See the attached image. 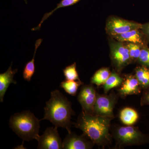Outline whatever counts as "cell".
I'll return each mask as SVG.
<instances>
[{
	"mask_svg": "<svg viewBox=\"0 0 149 149\" xmlns=\"http://www.w3.org/2000/svg\"><path fill=\"white\" fill-rule=\"evenodd\" d=\"M112 119L90 114L82 110L77 122L73 124L76 128L82 130L95 145L104 147L111 144L112 136L109 131Z\"/></svg>",
	"mask_w": 149,
	"mask_h": 149,
	"instance_id": "cell-1",
	"label": "cell"
},
{
	"mask_svg": "<svg viewBox=\"0 0 149 149\" xmlns=\"http://www.w3.org/2000/svg\"><path fill=\"white\" fill-rule=\"evenodd\" d=\"M44 109L45 116L40 120H49L55 126L71 132L70 128L74 123L71 121V116L75 113L71 102L60 91L55 90L51 92L50 99L46 102Z\"/></svg>",
	"mask_w": 149,
	"mask_h": 149,
	"instance_id": "cell-2",
	"label": "cell"
},
{
	"mask_svg": "<svg viewBox=\"0 0 149 149\" xmlns=\"http://www.w3.org/2000/svg\"><path fill=\"white\" fill-rule=\"evenodd\" d=\"M40 121L30 111H24L12 116L9 125L19 138L28 142L39 136Z\"/></svg>",
	"mask_w": 149,
	"mask_h": 149,
	"instance_id": "cell-3",
	"label": "cell"
},
{
	"mask_svg": "<svg viewBox=\"0 0 149 149\" xmlns=\"http://www.w3.org/2000/svg\"><path fill=\"white\" fill-rule=\"evenodd\" d=\"M112 137L118 148L141 145L146 139L139 128L133 125L117 126L113 132Z\"/></svg>",
	"mask_w": 149,
	"mask_h": 149,
	"instance_id": "cell-4",
	"label": "cell"
},
{
	"mask_svg": "<svg viewBox=\"0 0 149 149\" xmlns=\"http://www.w3.org/2000/svg\"><path fill=\"white\" fill-rule=\"evenodd\" d=\"M117 101V96L113 91L108 95L97 93V98L93 109V114L113 119L114 118L113 109Z\"/></svg>",
	"mask_w": 149,
	"mask_h": 149,
	"instance_id": "cell-5",
	"label": "cell"
},
{
	"mask_svg": "<svg viewBox=\"0 0 149 149\" xmlns=\"http://www.w3.org/2000/svg\"><path fill=\"white\" fill-rule=\"evenodd\" d=\"M57 126L46 128L43 135L36 138L38 143L37 149H62L63 142L60 137Z\"/></svg>",
	"mask_w": 149,
	"mask_h": 149,
	"instance_id": "cell-6",
	"label": "cell"
},
{
	"mask_svg": "<svg viewBox=\"0 0 149 149\" xmlns=\"http://www.w3.org/2000/svg\"><path fill=\"white\" fill-rule=\"evenodd\" d=\"M141 24L116 17L110 19L107 23L106 29L109 34L114 36L142 28Z\"/></svg>",
	"mask_w": 149,
	"mask_h": 149,
	"instance_id": "cell-7",
	"label": "cell"
},
{
	"mask_svg": "<svg viewBox=\"0 0 149 149\" xmlns=\"http://www.w3.org/2000/svg\"><path fill=\"white\" fill-rule=\"evenodd\" d=\"M97 92L92 84L83 85L77 96L82 110L87 113L93 114L94 105L97 98Z\"/></svg>",
	"mask_w": 149,
	"mask_h": 149,
	"instance_id": "cell-8",
	"label": "cell"
},
{
	"mask_svg": "<svg viewBox=\"0 0 149 149\" xmlns=\"http://www.w3.org/2000/svg\"><path fill=\"white\" fill-rule=\"evenodd\" d=\"M95 144L85 134L78 136L75 133H68L63 142V149H92Z\"/></svg>",
	"mask_w": 149,
	"mask_h": 149,
	"instance_id": "cell-9",
	"label": "cell"
},
{
	"mask_svg": "<svg viewBox=\"0 0 149 149\" xmlns=\"http://www.w3.org/2000/svg\"><path fill=\"white\" fill-rule=\"evenodd\" d=\"M111 58L118 71H120L131 61L127 46L125 47L120 43H115L112 45Z\"/></svg>",
	"mask_w": 149,
	"mask_h": 149,
	"instance_id": "cell-10",
	"label": "cell"
},
{
	"mask_svg": "<svg viewBox=\"0 0 149 149\" xmlns=\"http://www.w3.org/2000/svg\"><path fill=\"white\" fill-rule=\"evenodd\" d=\"M141 88L135 75H127L123 78L122 84L118 90L120 96L124 98L130 95H139L141 93Z\"/></svg>",
	"mask_w": 149,
	"mask_h": 149,
	"instance_id": "cell-11",
	"label": "cell"
},
{
	"mask_svg": "<svg viewBox=\"0 0 149 149\" xmlns=\"http://www.w3.org/2000/svg\"><path fill=\"white\" fill-rule=\"evenodd\" d=\"M12 63L10 65L6 72L0 74V102H2L6 92L11 83L17 84V82L13 80L15 74L17 72V69L13 70Z\"/></svg>",
	"mask_w": 149,
	"mask_h": 149,
	"instance_id": "cell-12",
	"label": "cell"
},
{
	"mask_svg": "<svg viewBox=\"0 0 149 149\" xmlns=\"http://www.w3.org/2000/svg\"><path fill=\"white\" fill-rule=\"evenodd\" d=\"M119 117L121 122L126 125H133L139 118L136 110L130 107H125L120 111Z\"/></svg>",
	"mask_w": 149,
	"mask_h": 149,
	"instance_id": "cell-13",
	"label": "cell"
},
{
	"mask_svg": "<svg viewBox=\"0 0 149 149\" xmlns=\"http://www.w3.org/2000/svg\"><path fill=\"white\" fill-rule=\"evenodd\" d=\"M115 39L120 42H128L130 43L138 44L142 43V37L139 29H134L113 36Z\"/></svg>",
	"mask_w": 149,
	"mask_h": 149,
	"instance_id": "cell-14",
	"label": "cell"
},
{
	"mask_svg": "<svg viewBox=\"0 0 149 149\" xmlns=\"http://www.w3.org/2000/svg\"><path fill=\"white\" fill-rule=\"evenodd\" d=\"M42 42V40L41 39H38L36 41L35 44V52H34L33 58L30 61L28 62L24 67L23 72V77L24 80H27L28 82H29L31 80V78L35 73V56L37 49L40 47Z\"/></svg>",
	"mask_w": 149,
	"mask_h": 149,
	"instance_id": "cell-15",
	"label": "cell"
},
{
	"mask_svg": "<svg viewBox=\"0 0 149 149\" xmlns=\"http://www.w3.org/2000/svg\"><path fill=\"white\" fill-rule=\"evenodd\" d=\"M135 76L142 89L149 88V68L146 66L139 67L136 70Z\"/></svg>",
	"mask_w": 149,
	"mask_h": 149,
	"instance_id": "cell-16",
	"label": "cell"
},
{
	"mask_svg": "<svg viewBox=\"0 0 149 149\" xmlns=\"http://www.w3.org/2000/svg\"><path fill=\"white\" fill-rule=\"evenodd\" d=\"M123 81V78L118 73L115 72H112L103 85L104 92L107 94L113 88L120 87Z\"/></svg>",
	"mask_w": 149,
	"mask_h": 149,
	"instance_id": "cell-17",
	"label": "cell"
},
{
	"mask_svg": "<svg viewBox=\"0 0 149 149\" xmlns=\"http://www.w3.org/2000/svg\"><path fill=\"white\" fill-rule=\"evenodd\" d=\"M111 73L109 69L106 68L99 70L91 79V83L97 86L103 85L109 77Z\"/></svg>",
	"mask_w": 149,
	"mask_h": 149,
	"instance_id": "cell-18",
	"label": "cell"
},
{
	"mask_svg": "<svg viewBox=\"0 0 149 149\" xmlns=\"http://www.w3.org/2000/svg\"><path fill=\"white\" fill-rule=\"evenodd\" d=\"M80 1V0H61L60 2L58 4L57 6L55 9H54L53 10L51 11L50 12L47 13L45 14L42 20L40 22V24H38V26L35 27V28H33L32 29V31L40 30L43 22L45 20H46L50 16L52 15L53 13L57 10L62 8L70 6L73 5L77 3Z\"/></svg>",
	"mask_w": 149,
	"mask_h": 149,
	"instance_id": "cell-19",
	"label": "cell"
},
{
	"mask_svg": "<svg viewBox=\"0 0 149 149\" xmlns=\"http://www.w3.org/2000/svg\"><path fill=\"white\" fill-rule=\"evenodd\" d=\"M83 84V83L80 80L76 81L75 80H65L61 82L60 86L64 89L68 94L74 96L76 95L79 87Z\"/></svg>",
	"mask_w": 149,
	"mask_h": 149,
	"instance_id": "cell-20",
	"label": "cell"
},
{
	"mask_svg": "<svg viewBox=\"0 0 149 149\" xmlns=\"http://www.w3.org/2000/svg\"><path fill=\"white\" fill-rule=\"evenodd\" d=\"M63 73L65 80H80L78 72L76 70V64L75 63L66 67L63 69Z\"/></svg>",
	"mask_w": 149,
	"mask_h": 149,
	"instance_id": "cell-21",
	"label": "cell"
},
{
	"mask_svg": "<svg viewBox=\"0 0 149 149\" xmlns=\"http://www.w3.org/2000/svg\"><path fill=\"white\" fill-rule=\"evenodd\" d=\"M127 47L129 50L131 61L139 59L141 49L138 44L130 43L127 45Z\"/></svg>",
	"mask_w": 149,
	"mask_h": 149,
	"instance_id": "cell-22",
	"label": "cell"
},
{
	"mask_svg": "<svg viewBox=\"0 0 149 149\" xmlns=\"http://www.w3.org/2000/svg\"><path fill=\"white\" fill-rule=\"evenodd\" d=\"M138 60L144 66L149 67V49H142Z\"/></svg>",
	"mask_w": 149,
	"mask_h": 149,
	"instance_id": "cell-23",
	"label": "cell"
},
{
	"mask_svg": "<svg viewBox=\"0 0 149 149\" xmlns=\"http://www.w3.org/2000/svg\"><path fill=\"white\" fill-rule=\"evenodd\" d=\"M141 106L149 105V91L144 93L141 99Z\"/></svg>",
	"mask_w": 149,
	"mask_h": 149,
	"instance_id": "cell-24",
	"label": "cell"
},
{
	"mask_svg": "<svg viewBox=\"0 0 149 149\" xmlns=\"http://www.w3.org/2000/svg\"><path fill=\"white\" fill-rule=\"evenodd\" d=\"M145 31H146L147 35L149 36V23L145 27Z\"/></svg>",
	"mask_w": 149,
	"mask_h": 149,
	"instance_id": "cell-25",
	"label": "cell"
},
{
	"mask_svg": "<svg viewBox=\"0 0 149 149\" xmlns=\"http://www.w3.org/2000/svg\"><path fill=\"white\" fill-rule=\"evenodd\" d=\"M24 1H25V2L27 3V1H26V0H24Z\"/></svg>",
	"mask_w": 149,
	"mask_h": 149,
	"instance_id": "cell-26",
	"label": "cell"
}]
</instances>
